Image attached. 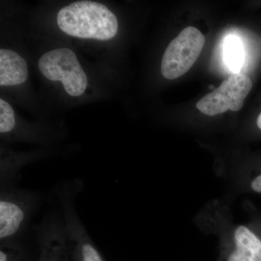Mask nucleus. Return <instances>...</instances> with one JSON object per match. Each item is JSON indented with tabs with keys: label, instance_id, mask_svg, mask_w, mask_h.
Wrapping results in <instances>:
<instances>
[{
	"label": "nucleus",
	"instance_id": "nucleus-12",
	"mask_svg": "<svg viewBox=\"0 0 261 261\" xmlns=\"http://www.w3.org/2000/svg\"><path fill=\"white\" fill-rule=\"evenodd\" d=\"M250 187L252 191L261 194V173L252 178L250 181Z\"/></svg>",
	"mask_w": 261,
	"mask_h": 261
},
{
	"label": "nucleus",
	"instance_id": "nucleus-14",
	"mask_svg": "<svg viewBox=\"0 0 261 261\" xmlns=\"http://www.w3.org/2000/svg\"><path fill=\"white\" fill-rule=\"evenodd\" d=\"M208 88L211 89H214V90H215V89H215L214 86H213V85L209 86Z\"/></svg>",
	"mask_w": 261,
	"mask_h": 261
},
{
	"label": "nucleus",
	"instance_id": "nucleus-4",
	"mask_svg": "<svg viewBox=\"0 0 261 261\" xmlns=\"http://www.w3.org/2000/svg\"><path fill=\"white\" fill-rule=\"evenodd\" d=\"M205 38L198 29L189 27L166 48L161 63V73L166 80H173L185 74L200 56Z\"/></svg>",
	"mask_w": 261,
	"mask_h": 261
},
{
	"label": "nucleus",
	"instance_id": "nucleus-9",
	"mask_svg": "<svg viewBox=\"0 0 261 261\" xmlns=\"http://www.w3.org/2000/svg\"><path fill=\"white\" fill-rule=\"evenodd\" d=\"M39 261H69L66 238L56 231L44 236Z\"/></svg>",
	"mask_w": 261,
	"mask_h": 261
},
{
	"label": "nucleus",
	"instance_id": "nucleus-11",
	"mask_svg": "<svg viewBox=\"0 0 261 261\" xmlns=\"http://www.w3.org/2000/svg\"><path fill=\"white\" fill-rule=\"evenodd\" d=\"M15 126L14 111L4 99H0V132L2 134L11 132Z\"/></svg>",
	"mask_w": 261,
	"mask_h": 261
},
{
	"label": "nucleus",
	"instance_id": "nucleus-10",
	"mask_svg": "<svg viewBox=\"0 0 261 261\" xmlns=\"http://www.w3.org/2000/svg\"><path fill=\"white\" fill-rule=\"evenodd\" d=\"M224 54L225 62L229 69L238 73L244 62L243 47L240 38L233 35L226 38Z\"/></svg>",
	"mask_w": 261,
	"mask_h": 261
},
{
	"label": "nucleus",
	"instance_id": "nucleus-6",
	"mask_svg": "<svg viewBox=\"0 0 261 261\" xmlns=\"http://www.w3.org/2000/svg\"><path fill=\"white\" fill-rule=\"evenodd\" d=\"M28 208L25 201L18 196L3 194L0 200V240L2 244L8 243L15 238L28 218Z\"/></svg>",
	"mask_w": 261,
	"mask_h": 261
},
{
	"label": "nucleus",
	"instance_id": "nucleus-13",
	"mask_svg": "<svg viewBox=\"0 0 261 261\" xmlns=\"http://www.w3.org/2000/svg\"><path fill=\"white\" fill-rule=\"evenodd\" d=\"M257 126L258 127L259 129L261 130V113L257 119Z\"/></svg>",
	"mask_w": 261,
	"mask_h": 261
},
{
	"label": "nucleus",
	"instance_id": "nucleus-2",
	"mask_svg": "<svg viewBox=\"0 0 261 261\" xmlns=\"http://www.w3.org/2000/svg\"><path fill=\"white\" fill-rule=\"evenodd\" d=\"M57 23L62 32L80 39L107 41L116 35L118 20L106 5L79 1L61 8Z\"/></svg>",
	"mask_w": 261,
	"mask_h": 261
},
{
	"label": "nucleus",
	"instance_id": "nucleus-5",
	"mask_svg": "<svg viewBox=\"0 0 261 261\" xmlns=\"http://www.w3.org/2000/svg\"><path fill=\"white\" fill-rule=\"evenodd\" d=\"M252 88L251 80L244 73H233L196 104L201 113L215 116L230 111L236 112L243 108L245 98Z\"/></svg>",
	"mask_w": 261,
	"mask_h": 261
},
{
	"label": "nucleus",
	"instance_id": "nucleus-3",
	"mask_svg": "<svg viewBox=\"0 0 261 261\" xmlns=\"http://www.w3.org/2000/svg\"><path fill=\"white\" fill-rule=\"evenodd\" d=\"M42 74L53 82H61L65 92L78 97L85 92L88 79L71 49L59 48L44 53L38 62Z\"/></svg>",
	"mask_w": 261,
	"mask_h": 261
},
{
	"label": "nucleus",
	"instance_id": "nucleus-8",
	"mask_svg": "<svg viewBox=\"0 0 261 261\" xmlns=\"http://www.w3.org/2000/svg\"><path fill=\"white\" fill-rule=\"evenodd\" d=\"M28 67L25 60L16 51L0 49V85L15 86L28 78Z\"/></svg>",
	"mask_w": 261,
	"mask_h": 261
},
{
	"label": "nucleus",
	"instance_id": "nucleus-1",
	"mask_svg": "<svg viewBox=\"0 0 261 261\" xmlns=\"http://www.w3.org/2000/svg\"><path fill=\"white\" fill-rule=\"evenodd\" d=\"M200 224L219 238V261H261V240L247 226L233 224L224 206H211Z\"/></svg>",
	"mask_w": 261,
	"mask_h": 261
},
{
	"label": "nucleus",
	"instance_id": "nucleus-7",
	"mask_svg": "<svg viewBox=\"0 0 261 261\" xmlns=\"http://www.w3.org/2000/svg\"><path fill=\"white\" fill-rule=\"evenodd\" d=\"M66 220V243L69 261H106L79 224L78 220L71 214Z\"/></svg>",
	"mask_w": 261,
	"mask_h": 261
}]
</instances>
